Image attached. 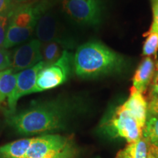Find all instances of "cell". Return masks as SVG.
<instances>
[{
  "label": "cell",
  "mask_w": 158,
  "mask_h": 158,
  "mask_svg": "<svg viewBox=\"0 0 158 158\" xmlns=\"http://www.w3.org/2000/svg\"><path fill=\"white\" fill-rule=\"evenodd\" d=\"M43 5H23L14 7L10 14L3 48H10L24 42L35 30L37 21L45 12Z\"/></svg>",
  "instance_id": "cell-3"
},
{
  "label": "cell",
  "mask_w": 158,
  "mask_h": 158,
  "mask_svg": "<svg viewBox=\"0 0 158 158\" xmlns=\"http://www.w3.org/2000/svg\"><path fill=\"white\" fill-rule=\"evenodd\" d=\"M153 1H154V2H155V3L158 2V0H153Z\"/></svg>",
  "instance_id": "cell-28"
},
{
  "label": "cell",
  "mask_w": 158,
  "mask_h": 158,
  "mask_svg": "<svg viewBox=\"0 0 158 158\" xmlns=\"http://www.w3.org/2000/svg\"><path fill=\"white\" fill-rule=\"evenodd\" d=\"M75 148L69 138L44 135L32 138L26 158H73Z\"/></svg>",
  "instance_id": "cell-4"
},
{
  "label": "cell",
  "mask_w": 158,
  "mask_h": 158,
  "mask_svg": "<svg viewBox=\"0 0 158 158\" xmlns=\"http://www.w3.org/2000/svg\"><path fill=\"white\" fill-rule=\"evenodd\" d=\"M45 66V62L42 61L33 68L18 73L15 87L9 98H7L9 114L15 113L17 102L21 97L31 94V90L34 88L35 83H36L38 73Z\"/></svg>",
  "instance_id": "cell-9"
},
{
  "label": "cell",
  "mask_w": 158,
  "mask_h": 158,
  "mask_svg": "<svg viewBox=\"0 0 158 158\" xmlns=\"http://www.w3.org/2000/svg\"><path fill=\"white\" fill-rule=\"evenodd\" d=\"M35 31L37 40L41 43L56 41L72 46L70 41L63 37L59 23L51 13H43L41 15L37 21Z\"/></svg>",
  "instance_id": "cell-10"
},
{
  "label": "cell",
  "mask_w": 158,
  "mask_h": 158,
  "mask_svg": "<svg viewBox=\"0 0 158 158\" xmlns=\"http://www.w3.org/2000/svg\"><path fill=\"white\" fill-rule=\"evenodd\" d=\"M9 20L10 15L0 16V48H3L6 37V32H7V27H8Z\"/></svg>",
  "instance_id": "cell-20"
},
{
  "label": "cell",
  "mask_w": 158,
  "mask_h": 158,
  "mask_svg": "<svg viewBox=\"0 0 158 158\" xmlns=\"http://www.w3.org/2000/svg\"><path fill=\"white\" fill-rule=\"evenodd\" d=\"M65 106L58 101L40 102L18 114H8L7 122L23 135L46 133L64 127Z\"/></svg>",
  "instance_id": "cell-2"
},
{
  "label": "cell",
  "mask_w": 158,
  "mask_h": 158,
  "mask_svg": "<svg viewBox=\"0 0 158 158\" xmlns=\"http://www.w3.org/2000/svg\"><path fill=\"white\" fill-rule=\"evenodd\" d=\"M148 113L158 114V96L149 99L148 102Z\"/></svg>",
  "instance_id": "cell-23"
},
{
  "label": "cell",
  "mask_w": 158,
  "mask_h": 158,
  "mask_svg": "<svg viewBox=\"0 0 158 158\" xmlns=\"http://www.w3.org/2000/svg\"><path fill=\"white\" fill-rule=\"evenodd\" d=\"M150 153L156 158H158V141L150 143Z\"/></svg>",
  "instance_id": "cell-25"
},
{
  "label": "cell",
  "mask_w": 158,
  "mask_h": 158,
  "mask_svg": "<svg viewBox=\"0 0 158 158\" xmlns=\"http://www.w3.org/2000/svg\"><path fill=\"white\" fill-rule=\"evenodd\" d=\"M11 54L7 49L0 48V72L10 68Z\"/></svg>",
  "instance_id": "cell-19"
},
{
  "label": "cell",
  "mask_w": 158,
  "mask_h": 158,
  "mask_svg": "<svg viewBox=\"0 0 158 158\" xmlns=\"http://www.w3.org/2000/svg\"><path fill=\"white\" fill-rule=\"evenodd\" d=\"M155 69L156 62L152 57L145 56L138 65L133 76V87L142 94L146 92L152 81Z\"/></svg>",
  "instance_id": "cell-11"
},
{
  "label": "cell",
  "mask_w": 158,
  "mask_h": 158,
  "mask_svg": "<svg viewBox=\"0 0 158 158\" xmlns=\"http://www.w3.org/2000/svg\"><path fill=\"white\" fill-rule=\"evenodd\" d=\"M149 99L158 96V62H156V69L152 81L149 85Z\"/></svg>",
  "instance_id": "cell-21"
},
{
  "label": "cell",
  "mask_w": 158,
  "mask_h": 158,
  "mask_svg": "<svg viewBox=\"0 0 158 158\" xmlns=\"http://www.w3.org/2000/svg\"><path fill=\"white\" fill-rule=\"evenodd\" d=\"M71 47L66 43L52 41V42L45 43L42 45V56L43 61L45 62V66L50 65L56 62L62 56L65 48Z\"/></svg>",
  "instance_id": "cell-15"
},
{
  "label": "cell",
  "mask_w": 158,
  "mask_h": 158,
  "mask_svg": "<svg viewBox=\"0 0 158 158\" xmlns=\"http://www.w3.org/2000/svg\"><path fill=\"white\" fill-rule=\"evenodd\" d=\"M148 158H156V157H155V156H153L152 155L151 153H150L149 155V157H148Z\"/></svg>",
  "instance_id": "cell-27"
},
{
  "label": "cell",
  "mask_w": 158,
  "mask_h": 158,
  "mask_svg": "<svg viewBox=\"0 0 158 158\" xmlns=\"http://www.w3.org/2000/svg\"><path fill=\"white\" fill-rule=\"evenodd\" d=\"M153 21L151 28L158 32V2H156L153 5Z\"/></svg>",
  "instance_id": "cell-24"
},
{
  "label": "cell",
  "mask_w": 158,
  "mask_h": 158,
  "mask_svg": "<svg viewBox=\"0 0 158 158\" xmlns=\"http://www.w3.org/2000/svg\"><path fill=\"white\" fill-rule=\"evenodd\" d=\"M145 35L147 38L143 43V55L156 58L158 51V32L152 28H150Z\"/></svg>",
  "instance_id": "cell-18"
},
{
  "label": "cell",
  "mask_w": 158,
  "mask_h": 158,
  "mask_svg": "<svg viewBox=\"0 0 158 158\" xmlns=\"http://www.w3.org/2000/svg\"><path fill=\"white\" fill-rule=\"evenodd\" d=\"M143 137L150 143L158 141V114H147V121L143 129Z\"/></svg>",
  "instance_id": "cell-17"
},
{
  "label": "cell",
  "mask_w": 158,
  "mask_h": 158,
  "mask_svg": "<svg viewBox=\"0 0 158 158\" xmlns=\"http://www.w3.org/2000/svg\"><path fill=\"white\" fill-rule=\"evenodd\" d=\"M13 9V0H0V16L10 15Z\"/></svg>",
  "instance_id": "cell-22"
},
{
  "label": "cell",
  "mask_w": 158,
  "mask_h": 158,
  "mask_svg": "<svg viewBox=\"0 0 158 158\" xmlns=\"http://www.w3.org/2000/svg\"><path fill=\"white\" fill-rule=\"evenodd\" d=\"M73 66V55L68 50H64L56 62L46 65L38 73L31 94L54 89L64 84L70 76Z\"/></svg>",
  "instance_id": "cell-6"
},
{
  "label": "cell",
  "mask_w": 158,
  "mask_h": 158,
  "mask_svg": "<svg viewBox=\"0 0 158 158\" xmlns=\"http://www.w3.org/2000/svg\"><path fill=\"white\" fill-rule=\"evenodd\" d=\"M150 143L143 136L136 141L127 143L116 155V158H148Z\"/></svg>",
  "instance_id": "cell-13"
},
{
  "label": "cell",
  "mask_w": 158,
  "mask_h": 158,
  "mask_svg": "<svg viewBox=\"0 0 158 158\" xmlns=\"http://www.w3.org/2000/svg\"><path fill=\"white\" fill-rule=\"evenodd\" d=\"M18 73L11 68L0 72V104L8 98L16 85Z\"/></svg>",
  "instance_id": "cell-16"
},
{
  "label": "cell",
  "mask_w": 158,
  "mask_h": 158,
  "mask_svg": "<svg viewBox=\"0 0 158 158\" xmlns=\"http://www.w3.org/2000/svg\"><path fill=\"white\" fill-rule=\"evenodd\" d=\"M124 57L99 41H89L78 47L73 56L75 73L82 78H93L121 72Z\"/></svg>",
  "instance_id": "cell-1"
},
{
  "label": "cell",
  "mask_w": 158,
  "mask_h": 158,
  "mask_svg": "<svg viewBox=\"0 0 158 158\" xmlns=\"http://www.w3.org/2000/svg\"><path fill=\"white\" fill-rule=\"evenodd\" d=\"M18 2H31V1H35V0H17Z\"/></svg>",
  "instance_id": "cell-26"
},
{
  "label": "cell",
  "mask_w": 158,
  "mask_h": 158,
  "mask_svg": "<svg viewBox=\"0 0 158 158\" xmlns=\"http://www.w3.org/2000/svg\"><path fill=\"white\" fill-rule=\"evenodd\" d=\"M32 138L21 139L0 147V155L4 158H26Z\"/></svg>",
  "instance_id": "cell-14"
},
{
  "label": "cell",
  "mask_w": 158,
  "mask_h": 158,
  "mask_svg": "<svg viewBox=\"0 0 158 158\" xmlns=\"http://www.w3.org/2000/svg\"><path fill=\"white\" fill-rule=\"evenodd\" d=\"M122 105L132 114L143 129L148 114V102L143 94L132 86L129 98Z\"/></svg>",
  "instance_id": "cell-12"
},
{
  "label": "cell",
  "mask_w": 158,
  "mask_h": 158,
  "mask_svg": "<svg viewBox=\"0 0 158 158\" xmlns=\"http://www.w3.org/2000/svg\"><path fill=\"white\" fill-rule=\"evenodd\" d=\"M62 7L66 14L80 24L96 26L102 21L100 0H63Z\"/></svg>",
  "instance_id": "cell-7"
},
{
  "label": "cell",
  "mask_w": 158,
  "mask_h": 158,
  "mask_svg": "<svg viewBox=\"0 0 158 158\" xmlns=\"http://www.w3.org/2000/svg\"><path fill=\"white\" fill-rule=\"evenodd\" d=\"M101 127L113 137L124 138L127 143L136 141L143 136V128L122 104L102 122Z\"/></svg>",
  "instance_id": "cell-5"
},
{
  "label": "cell",
  "mask_w": 158,
  "mask_h": 158,
  "mask_svg": "<svg viewBox=\"0 0 158 158\" xmlns=\"http://www.w3.org/2000/svg\"><path fill=\"white\" fill-rule=\"evenodd\" d=\"M42 45L39 40L35 39L18 47L11 55L10 68L15 73L21 72L42 62Z\"/></svg>",
  "instance_id": "cell-8"
}]
</instances>
